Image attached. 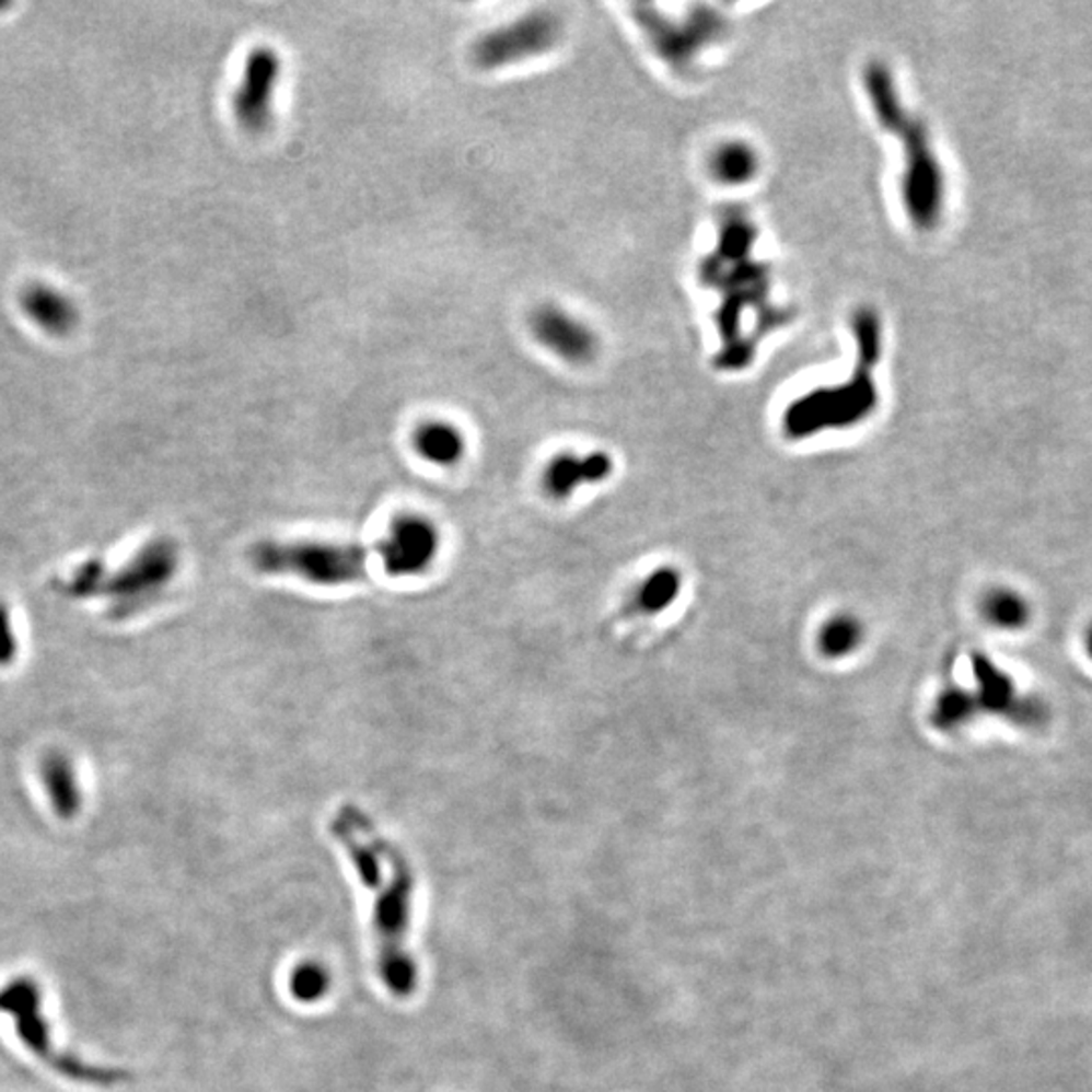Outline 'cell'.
I'll use <instances>...</instances> for the list:
<instances>
[{
    "instance_id": "obj_1",
    "label": "cell",
    "mask_w": 1092,
    "mask_h": 1092,
    "mask_svg": "<svg viewBox=\"0 0 1092 1092\" xmlns=\"http://www.w3.org/2000/svg\"><path fill=\"white\" fill-rule=\"evenodd\" d=\"M330 832L345 848L360 882L374 896L371 927L379 977L391 996L411 998L419 984L417 963L409 951L414 870L399 848L355 805H342L334 813Z\"/></svg>"
},
{
    "instance_id": "obj_8",
    "label": "cell",
    "mask_w": 1092,
    "mask_h": 1092,
    "mask_svg": "<svg viewBox=\"0 0 1092 1092\" xmlns=\"http://www.w3.org/2000/svg\"><path fill=\"white\" fill-rule=\"evenodd\" d=\"M560 37L562 23L559 16L550 11H534L507 27L481 35L472 47V61L480 69L493 71L553 51Z\"/></svg>"
},
{
    "instance_id": "obj_19",
    "label": "cell",
    "mask_w": 1092,
    "mask_h": 1092,
    "mask_svg": "<svg viewBox=\"0 0 1092 1092\" xmlns=\"http://www.w3.org/2000/svg\"><path fill=\"white\" fill-rule=\"evenodd\" d=\"M977 702L972 693L961 690V688H949L937 698L932 708V724L939 731H955L963 727L965 722L975 719L977 715Z\"/></svg>"
},
{
    "instance_id": "obj_9",
    "label": "cell",
    "mask_w": 1092,
    "mask_h": 1092,
    "mask_svg": "<svg viewBox=\"0 0 1092 1092\" xmlns=\"http://www.w3.org/2000/svg\"><path fill=\"white\" fill-rule=\"evenodd\" d=\"M438 526L419 514H400L391 522L385 538L374 553L391 577H417L426 573L440 555Z\"/></svg>"
},
{
    "instance_id": "obj_15",
    "label": "cell",
    "mask_w": 1092,
    "mask_h": 1092,
    "mask_svg": "<svg viewBox=\"0 0 1092 1092\" xmlns=\"http://www.w3.org/2000/svg\"><path fill=\"white\" fill-rule=\"evenodd\" d=\"M40 783L61 820H73L83 808V791L75 765L67 753L51 751L40 760Z\"/></svg>"
},
{
    "instance_id": "obj_20",
    "label": "cell",
    "mask_w": 1092,
    "mask_h": 1092,
    "mask_svg": "<svg viewBox=\"0 0 1092 1092\" xmlns=\"http://www.w3.org/2000/svg\"><path fill=\"white\" fill-rule=\"evenodd\" d=\"M682 579L674 569H660L650 574L643 585L638 589L636 605L646 613H658L667 609L678 597Z\"/></svg>"
},
{
    "instance_id": "obj_6",
    "label": "cell",
    "mask_w": 1092,
    "mask_h": 1092,
    "mask_svg": "<svg viewBox=\"0 0 1092 1092\" xmlns=\"http://www.w3.org/2000/svg\"><path fill=\"white\" fill-rule=\"evenodd\" d=\"M181 567V548L169 536L142 546L120 571L107 573L102 595L109 597V615L126 619L161 600Z\"/></svg>"
},
{
    "instance_id": "obj_17",
    "label": "cell",
    "mask_w": 1092,
    "mask_h": 1092,
    "mask_svg": "<svg viewBox=\"0 0 1092 1092\" xmlns=\"http://www.w3.org/2000/svg\"><path fill=\"white\" fill-rule=\"evenodd\" d=\"M710 169H712L715 178L720 183L743 185L755 176L757 169H759V162H757V154L753 152V148L741 144V142H731V144L720 147L712 154Z\"/></svg>"
},
{
    "instance_id": "obj_16",
    "label": "cell",
    "mask_w": 1092,
    "mask_h": 1092,
    "mask_svg": "<svg viewBox=\"0 0 1092 1092\" xmlns=\"http://www.w3.org/2000/svg\"><path fill=\"white\" fill-rule=\"evenodd\" d=\"M414 445L415 452L435 466H453L466 453L464 433L445 421H427L417 427Z\"/></svg>"
},
{
    "instance_id": "obj_24",
    "label": "cell",
    "mask_w": 1092,
    "mask_h": 1092,
    "mask_svg": "<svg viewBox=\"0 0 1092 1092\" xmlns=\"http://www.w3.org/2000/svg\"><path fill=\"white\" fill-rule=\"evenodd\" d=\"M19 658V638L14 631L11 609L0 601V666H13Z\"/></svg>"
},
{
    "instance_id": "obj_23",
    "label": "cell",
    "mask_w": 1092,
    "mask_h": 1092,
    "mask_svg": "<svg viewBox=\"0 0 1092 1092\" xmlns=\"http://www.w3.org/2000/svg\"><path fill=\"white\" fill-rule=\"evenodd\" d=\"M106 577V565L102 560H85L63 581L61 585L63 595L71 600H90L95 595H102Z\"/></svg>"
},
{
    "instance_id": "obj_18",
    "label": "cell",
    "mask_w": 1092,
    "mask_h": 1092,
    "mask_svg": "<svg viewBox=\"0 0 1092 1092\" xmlns=\"http://www.w3.org/2000/svg\"><path fill=\"white\" fill-rule=\"evenodd\" d=\"M981 612L989 624L1003 629H1020L1030 621L1027 601L1010 589H994L987 593Z\"/></svg>"
},
{
    "instance_id": "obj_10",
    "label": "cell",
    "mask_w": 1092,
    "mask_h": 1092,
    "mask_svg": "<svg viewBox=\"0 0 1092 1092\" xmlns=\"http://www.w3.org/2000/svg\"><path fill=\"white\" fill-rule=\"evenodd\" d=\"M281 75V59L276 49L262 45L247 57L245 73L235 94V116L249 132H266L271 124V100Z\"/></svg>"
},
{
    "instance_id": "obj_13",
    "label": "cell",
    "mask_w": 1092,
    "mask_h": 1092,
    "mask_svg": "<svg viewBox=\"0 0 1092 1092\" xmlns=\"http://www.w3.org/2000/svg\"><path fill=\"white\" fill-rule=\"evenodd\" d=\"M640 21L646 31H650L658 51L672 63H688L700 47L717 40L722 33L719 14L715 13L696 14V19L679 28L674 23L660 21L655 14H640Z\"/></svg>"
},
{
    "instance_id": "obj_25",
    "label": "cell",
    "mask_w": 1092,
    "mask_h": 1092,
    "mask_svg": "<svg viewBox=\"0 0 1092 1092\" xmlns=\"http://www.w3.org/2000/svg\"><path fill=\"white\" fill-rule=\"evenodd\" d=\"M1087 643H1089V653H1091V658H1092V627H1091V631H1089V638H1087Z\"/></svg>"
},
{
    "instance_id": "obj_4",
    "label": "cell",
    "mask_w": 1092,
    "mask_h": 1092,
    "mask_svg": "<svg viewBox=\"0 0 1092 1092\" xmlns=\"http://www.w3.org/2000/svg\"><path fill=\"white\" fill-rule=\"evenodd\" d=\"M860 347L858 367L848 383L813 391L789 405L783 415L786 433L793 440L815 435L824 429H846L862 423L876 409L879 393L872 369L880 357V322L872 312H860L853 321Z\"/></svg>"
},
{
    "instance_id": "obj_11",
    "label": "cell",
    "mask_w": 1092,
    "mask_h": 1092,
    "mask_svg": "<svg viewBox=\"0 0 1092 1092\" xmlns=\"http://www.w3.org/2000/svg\"><path fill=\"white\" fill-rule=\"evenodd\" d=\"M534 338L571 364H586L597 357L600 340L595 333L555 304H543L531 314Z\"/></svg>"
},
{
    "instance_id": "obj_5",
    "label": "cell",
    "mask_w": 1092,
    "mask_h": 1092,
    "mask_svg": "<svg viewBox=\"0 0 1092 1092\" xmlns=\"http://www.w3.org/2000/svg\"><path fill=\"white\" fill-rule=\"evenodd\" d=\"M364 546L328 541H262L249 548L255 571L298 577L312 585L338 586L367 577Z\"/></svg>"
},
{
    "instance_id": "obj_2",
    "label": "cell",
    "mask_w": 1092,
    "mask_h": 1092,
    "mask_svg": "<svg viewBox=\"0 0 1092 1092\" xmlns=\"http://www.w3.org/2000/svg\"><path fill=\"white\" fill-rule=\"evenodd\" d=\"M753 240L755 229L745 217H727L720 229L719 249L708 257L702 267V278L708 281V286L722 293L719 328L724 338V350L720 359L729 367L745 364L751 359L746 355L741 330L743 314H755L763 326L769 324L765 321V314H771V307L767 306V271L751 259Z\"/></svg>"
},
{
    "instance_id": "obj_14",
    "label": "cell",
    "mask_w": 1092,
    "mask_h": 1092,
    "mask_svg": "<svg viewBox=\"0 0 1092 1092\" xmlns=\"http://www.w3.org/2000/svg\"><path fill=\"white\" fill-rule=\"evenodd\" d=\"M613 462L607 453L593 452L579 457L573 453L557 455L543 474L545 492L555 500H565L583 484H597L612 474Z\"/></svg>"
},
{
    "instance_id": "obj_7",
    "label": "cell",
    "mask_w": 1092,
    "mask_h": 1092,
    "mask_svg": "<svg viewBox=\"0 0 1092 1092\" xmlns=\"http://www.w3.org/2000/svg\"><path fill=\"white\" fill-rule=\"evenodd\" d=\"M0 1012L13 1018L14 1030L31 1053L69 1079L104 1084L126 1079L124 1072L83 1065L55 1048L49 1020L43 1015L39 986L27 977L13 979L0 989Z\"/></svg>"
},
{
    "instance_id": "obj_3",
    "label": "cell",
    "mask_w": 1092,
    "mask_h": 1092,
    "mask_svg": "<svg viewBox=\"0 0 1092 1092\" xmlns=\"http://www.w3.org/2000/svg\"><path fill=\"white\" fill-rule=\"evenodd\" d=\"M867 92L882 126L893 130L906 154L905 197L906 213L920 231H931L939 225L945 207V174L937 161L925 124L903 109L896 94L893 75L880 63L868 67Z\"/></svg>"
},
{
    "instance_id": "obj_12",
    "label": "cell",
    "mask_w": 1092,
    "mask_h": 1092,
    "mask_svg": "<svg viewBox=\"0 0 1092 1092\" xmlns=\"http://www.w3.org/2000/svg\"><path fill=\"white\" fill-rule=\"evenodd\" d=\"M973 674L977 678V694H973L977 708L1022 724H1036L1042 719L1044 710L1032 700H1022L1015 693L1012 678L986 655H973Z\"/></svg>"
},
{
    "instance_id": "obj_22",
    "label": "cell",
    "mask_w": 1092,
    "mask_h": 1092,
    "mask_svg": "<svg viewBox=\"0 0 1092 1092\" xmlns=\"http://www.w3.org/2000/svg\"><path fill=\"white\" fill-rule=\"evenodd\" d=\"M864 636V629L858 619L850 615H839L827 621L820 634V648L827 658H844L852 653Z\"/></svg>"
},
{
    "instance_id": "obj_21",
    "label": "cell",
    "mask_w": 1092,
    "mask_h": 1092,
    "mask_svg": "<svg viewBox=\"0 0 1092 1092\" xmlns=\"http://www.w3.org/2000/svg\"><path fill=\"white\" fill-rule=\"evenodd\" d=\"M330 973L318 961H304L290 973V991L302 1003H318L330 991Z\"/></svg>"
}]
</instances>
